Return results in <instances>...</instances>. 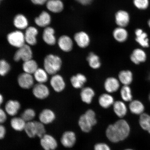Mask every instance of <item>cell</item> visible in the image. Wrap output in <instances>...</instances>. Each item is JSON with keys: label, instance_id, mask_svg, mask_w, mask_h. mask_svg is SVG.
Here are the masks:
<instances>
[{"label": "cell", "instance_id": "49", "mask_svg": "<svg viewBox=\"0 0 150 150\" xmlns=\"http://www.w3.org/2000/svg\"><path fill=\"white\" fill-rule=\"evenodd\" d=\"M125 150H133V149H125Z\"/></svg>", "mask_w": 150, "mask_h": 150}, {"label": "cell", "instance_id": "5", "mask_svg": "<svg viewBox=\"0 0 150 150\" xmlns=\"http://www.w3.org/2000/svg\"><path fill=\"white\" fill-rule=\"evenodd\" d=\"M33 52L30 48L28 45L24 44L19 48L14 55V59L16 62L22 60L25 62L32 59Z\"/></svg>", "mask_w": 150, "mask_h": 150}, {"label": "cell", "instance_id": "3", "mask_svg": "<svg viewBox=\"0 0 150 150\" xmlns=\"http://www.w3.org/2000/svg\"><path fill=\"white\" fill-rule=\"evenodd\" d=\"M62 65L61 58L57 56L50 54L46 56L45 59L44 69L48 74H56L60 70Z\"/></svg>", "mask_w": 150, "mask_h": 150}, {"label": "cell", "instance_id": "14", "mask_svg": "<svg viewBox=\"0 0 150 150\" xmlns=\"http://www.w3.org/2000/svg\"><path fill=\"white\" fill-rule=\"evenodd\" d=\"M74 39L78 45L81 48H85L89 45L90 38L89 35L84 31H80L75 35Z\"/></svg>", "mask_w": 150, "mask_h": 150}, {"label": "cell", "instance_id": "38", "mask_svg": "<svg viewBox=\"0 0 150 150\" xmlns=\"http://www.w3.org/2000/svg\"><path fill=\"white\" fill-rule=\"evenodd\" d=\"M35 110L31 108L26 109L21 114V117L26 122L31 121L35 118Z\"/></svg>", "mask_w": 150, "mask_h": 150}, {"label": "cell", "instance_id": "22", "mask_svg": "<svg viewBox=\"0 0 150 150\" xmlns=\"http://www.w3.org/2000/svg\"><path fill=\"white\" fill-rule=\"evenodd\" d=\"M133 74L129 70H123L120 71L118 74V79L123 86H129L133 81Z\"/></svg>", "mask_w": 150, "mask_h": 150}, {"label": "cell", "instance_id": "31", "mask_svg": "<svg viewBox=\"0 0 150 150\" xmlns=\"http://www.w3.org/2000/svg\"><path fill=\"white\" fill-rule=\"evenodd\" d=\"M26 122L21 117H14L11 121V125L12 128L16 131L24 130Z\"/></svg>", "mask_w": 150, "mask_h": 150}, {"label": "cell", "instance_id": "36", "mask_svg": "<svg viewBox=\"0 0 150 150\" xmlns=\"http://www.w3.org/2000/svg\"><path fill=\"white\" fill-rule=\"evenodd\" d=\"M26 134L30 138H33L37 136V127L35 122H28L24 129Z\"/></svg>", "mask_w": 150, "mask_h": 150}, {"label": "cell", "instance_id": "27", "mask_svg": "<svg viewBox=\"0 0 150 150\" xmlns=\"http://www.w3.org/2000/svg\"><path fill=\"white\" fill-rule=\"evenodd\" d=\"M54 29L51 27H47L44 30L43 39L44 42L50 45H53L56 42V39L54 34Z\"/></svg>", "mask_w": 150, "mask_h": 150}, {"label": "cell", "instance_id": "45", "mask_svg": "<svg viewBox=\"0 0 150 150\" xmlns=\"http://www.w3.org/2000/svg\"><path fill=\"white\" fill-rule=\"evenodd\" d=\"M47 1V0H31V1L34 4L36 5H42Z\"/></svg>", "mask_w": 150, "mask_h": 150}, {"label": "cell", "instance_id": "34", "mask_svg": "<svg viewBox=\"0 0 150 150\" xmlns=\"http://www.w3.org/2000/svg\"><path fill=\"white\" fill-rule=\"evenodd\" d=\"M120 93L124 102H130L133 100L132 90L129 86H123L120 90Z\"/></svg>", "mask_w": 150, "mask_h": 150}, {"label": "cell", "instance_id": "11", "mask_svg": "<svg viewBox=\"0 0 150 150\" xmlns=\"http://www.w3.org/2000/svg\"><path fill=\"white\" fill-rule=\"evenodd\" d=\"M52 88L56 92L59 93L64 89L66 84L63 77L59 74L54 75L50 81Z\"/></svg>", "mask_w": 150, "mask_h": 150}, {"label": "cell", "instance_id": "30", "mask_svg": "<svg viewBox=\"0 0 150 150\" xmlns=\"http://www.w3.org/2000/svg\"><path fill=\"white\" fill-rule=\"evenodd\" d=\"M51 18L49 14L45 11L43 12L38 17L35 18V22L40 27H45L50 23Z\"/></svg>", "mask_w": 150, "mask_h": 150}, {"label": "cell", "instance_id": "51", "mask_svg": "<svg viewBox=\"0 0 150 150\" xmlns=\"http://www.w3.org/2000/svg\"><path fill=\"white\" fill-rule=\"evenodd\" d=\"M1 1H2V0H1Z\"/></svg>", "mask_w": 150, "mask_h": 150}, {"label": "cell", "instance_id": "43", "mask_svg": "<svg viewBox=\"0 0 150 150\" xmlns=\"http://www.w3.org/2000/svg\"><path fill=\"white\" fill-rule=\"evenodd\" d=\"M6 133V130L5 127L2 125H0V139H1L4 138Z\"/></svg>", "mask_w": 150, "mask_h": 150}, {"label": "cell", "instance_id": "25", "mask_svg": "<svg viewBox=\"0 0 150 150\" xmlns=\"http://www.w3.org/2000/svg\"><path fill=\"white\" fill-rule=\"evenodd\" d=\"M38 31L36 28L31 27L26 30L25 36L26 42L31 45H34L37 43L36 37Z\"/></svg>", "mask_w": 150, "mask_h": 150}, {"label": "cell", "instance_id": "46", "mask_svg": "<svg viewBox=\"0 0 150 150\" xmlns=\"http://www.w3.org/2000/svg\"><path fill=\"white\" fill-rule=\"evenodd\" d=\"M3 97L1 95V96H0V102L1 104L3 103Z\"/></svg>", "mask_w": 150, "mask_h": 150}, {"label": "cell", "instance_id": "42", "mask_svg": "<svg viewBox=\"0 0 150 150\" xmlns=\"http://www.w3.org/2000/svg\"><path fill=\"white\" fill-rule=\"evenodd\" d=\"M7 115L6 113L3 110L1 109L0 110V122L3 123L6 121Z\"/></svg>", "mask_w": 150, "mask_h": 150}, {"label": "cell", "instance_id": "12", "mask_svg": "<svg viewBox=\"0 0 150 150\" xmlns=\"http://www.w3.org/2000/svg\"><path fill=\"white\" fill-rule=\"evenodd\" d=\"M130 17L128 13L124 10H119L116 13L115 21L119 27L125 28L128 25Z\"/></svg>", "mask_w": 150, "mask_h": 150}, {"label": "cell", "instance_id": "50", "mask_svg": "<svg viewBox=\"0 0 150 150\" xmlns=\"http://www.w3.org/2000/svg\"><path fill=\"white\" fill-rule=\"evenodd\" d=\"M148 132H149L150 134V128L149 129V130L148 131Z\"/></svg>", "mask_w": 150, "mask_h": 150}, {"label": "cell", "instance_id": "40", "mask_svg": "<svg viewBox=\"0 0 150 150\" xmlns=\"http://www.w3.org/2000/svg\"><path fill=\"white\" fill-rule=\"evenodd\" d=\"M133 3L135 6L140 10H145L149 5V0H134Z\"/></svg>", "mask_w": 150, "mask_h": 150}, {"label": "cell", "instance_id": "29", "mask_svg": "<svg viewBox=\"0 0 150 150\" xmlns=\"http://www.w3.org/2000/svg\"><path fill=\"white\" fill-rule=\"evenodd\" d=\"M87 61L91 68L96 70L100 68L101 63L100 58L93 52H90L87 58Z\"/></svg>", "mask_w": 150, "mask_h": 150}, {"label": "cell", "instance_id": "7", "mask_svg": "<svg viewBox=\"0 0 150 150\" xmlns=\"http://www.w3.org/2000/svg\"><path fill=\"white\" fill-rule=\"evenodd\" d=\"M18 82L19 85L22 88L29 89L33 86L34 81L31 74L24 72L18 76Z\"/></svg>", "mask_w": 150, "mask_h": 150}, {"label": "cell", "instance_id": "47", "mask_svg": "<svg viewBox=\"0 0 150 150\" xmlns=\"http://www.w3.org/2000/svg\"><path fill=\"white\" fill-rule=\"evenodd\" d=\"M148 25H149V27L150 28V19L149 20V21H148Z\"/></svg>", "mask_w": 150, "mask_h": 150}, {"label": "cell", "instance_id": "15", "mask_svg": "<svg viewBox=\"0 0 150 150\" xmlns=\"http://www.w3.org/2000/svg\"><path fill=\"white\" fill-rule=\"evenodd\" d=\"M55 114L54 112L49 109L43 110L39 114V117L40 122L44 125L52 123L55 120Z\"/></svg>", "mask_w": 150, "mask_h": 150}, {"label": "cell", "instance_id": "17", "mask_svg": "<svg viewBox=\"0 0 150 150\" xmlns=\"http://www.w3.org/2000/svg\"><path fill=\"white\" fill-rule=\"evenodd\" d=\"M129 110L132 114L140 115L144 112L145 107L141 101L138 100H134L129 103Z\"/></svg>", "mask_w": 150, "mask_h": 150}, {"label": "cell", "instance_id": "23", "mask_svg": "<svg viewBox=\"0 0 150 150\" xmlns=\"http://www.w3.org/2000/svg\"><path fill=\"white\" fill-rule=\"evenodd\" d=\"M70 81L73 87L75 89H80L83 87L87 81V78L85 75L78 74L71 78Z\"/></svg>", "mask_w": 150, "mask_h": 150}, {"label": "cell", "instance_id": "26", "mask_svg": "<svg viewBox=\"0 0 150 150\" xmlns=\"http://www.w3.org/2000/svg\"><path fill=\"white\" fill-rule=\"evenodd\" d=\"M113 36L115 40L119 42H125L128 38V33L124 28L118 27L114 30Z\"/></svg>", "mask_w": 150, "mask_h": 150}, {"label": "cell", "instance_id": "35", "mask_svg": "<svg viewBox=\"0 0 150 150\" xmlns=\"http://www.w3.org/2000/svg\"><path fill=\"white\" fill-rule=\"evenodd\" d=\"M14 25L16 28L20 29H25L28 25V22L25 17L22 14H18L15 17Z\"/></svg>", "mask_w": 150, "mask_h": 150}, {"label": "cell", "instance_id": "48", "mask_svg": "<svg viewBox=\"0 0 150 150\" xmlns=\"http://www.w3.org/2000/svg\"><path fill=\"white\" fill-rule=\"evenodd\" d=\"M149 102H150V93L149 94Z\"/></svg>", "mask_w": 150, "mask_h": 150}, {"label": "cell", "instance_id": "28", "mask_svg": "<svg viewBox=\"0 0 150 150\" xmlns=\"http://www.w3.org/2000/svg\"><path fill=\"white\" fill-rule=\"evenodd\" d=\"M46 7L49 10L55 13L61 12L63 9V4L60 0H48Z\"/></svg>", "mask_w": 150, "mask_h": 150}, {"label": "cell", "instance_id": "8", "mask_svg": "<svg viewBox=\"0 0 150 150\" xmlns=\"http://www.w3.org/2000/svg\"><path fill=\"white\" fill-rule=\"evenodd\" d=\"M76 134L72 131H66L62 136L61 142L62 145L66 148H71L74 146L76 142Z\"/></svg>", "mask_w": 150, "mask_h": 150}, {"label": "cell", "instance_id": "39", "mask_svg": "<svg viewBox=\"0 0 150 150\" xmlns=\"http://www.w3.org/2000/svg\"><path fill=\"white\" fill-rule=\"evenodd\" d=\"M10 69V65L4 59L1 61L0 62V74L1 76H5L8 74Z\"/></svg>", "mask_w": 150, "mask_h": 150}, {"label": "cell", "instance_id": "19", "mask_svg": "<svg viewBox=\"0 0 150 150\" xmlns=\"http://www.w3.org/2000/svg\"><path fill=\"white\" fill-rule=\"evenodd\" d=\"M98 103L101 107L104 109H107L113 105L115 102L113 96L109 93L102 94L99 97Z\"/></svg>", "mask_w": 150, "mask_h": 150}, {"label": "cell", "instance_id": "2", "mask_svg": "<svg viewBox=\"0 0 150 150\" xmlns=\"http://www.w3.org/2000/svg\"><path fill=\"white\" fill-rule=\"evenodd\" d=\"M96 114L94 110L89 109L80 116L78 125L83 132L88 133L97 123Z\"/></svg>", "mask_w": 150, "mask_h": 150}, {"label": "cell", "instance_id": "21", "mask_svg": "<svg viewBox=\"0 0 150 150\" xmlns=\"http://www.w3.org/2000/svg\"><path fill=\"white\" fill-rule=\"evenodd\" d=\"M20 108L21 105L18 101L15 100H9L5 105V111L9 115L14 116L18 113Z\"/></svg>", "mask_w": 150, "mask_h": 150}, {"label": "cell", "instance_id": "44", "mask_svg": "<svg viewBox=\"0 0 150 150\" xmlns=\"http://www.w3.org/2000/svg\"><path fill=\"white\" fill-rule=\"evenodd\" d=\"M76 1L82 5H88L91 4L93 0H76Z\"/></svg>", "mask_w": 150, "mask_h": 150}, {"label": "cell", "instance_id": "32", "mask_svg": "<svg viewBox=\"0 0 150 150\" xmlns=\"http://www.w3.org/2000/svg\"><path fill=\"white\" fill-rule=\"evenodd\" d=\"M22 67L24 72L32 74L38 69V66L36 62L31 59L24 62Z\"/></svg>", "mask_w": 150, "mask_h": 150}, {"label": "cell", "instance_id": "37", "mask_svg": "<svg viewBox=\"0 0 150 150\" xmlns=\"http://www.w3.org/2000/svg\"><path fill=\"white\" fill-rule=\"evenodd\" d=\"M139 124L143 130L147 131L150 128V115L144 112L140 115Z\"/></svg>", "mask_w": 150, "mask_h": 150}, {"label": "cell", "instance_id": "4", "mask_svg": "<svg viewBox=\"0 0 150 150\" xmlns=\"http://www.w3.org/2000/svg\"><path fill=\"white\" fill-rule=\"evenodd\" d=\"M7 39L11 45L16 47L20 48L24 45L25 36L21 31H16L9 33Z\"/></svg>", "mask_w": 150, "mask_h": 150}, {"label": "cell", "instance_id": "18", "mask_svg": "<svg viewBox=\"0 0 150 150\" xmlns=\"http://www.w3.org/2000/svg\"><path fill=\"white\" fill-rule=\"evenodd\" d=\"M113 110L114 113L120 118H122L127 115V108L125 103L123 101L117 100L114 103Z\"/></svg>", "mask_w": 150, "mask_h": 150}, {"label": "cell", "instance_id": "9", "mask_svg": "<svg viewBox=\"0 0 150 150\" xmlns=\"http://www.w3.org/2000/svg\"><path fill=\"white\" fill-rule=\"evenodd\" d=\"M33 92L36 98L40 99H45L50 93V90L46 85L39 83L34 86Z\"/></svg>", "mask_w": 150, "mask_h": 150}, {"label": "cell", "instance_id": "20", "mask_svg": "<svg viewBox=\"0 0 150 150\" xmlns=\"http://www.w3.org/2000/svg\"><path fill=\"white\" fill-rule=\"evenodd\" d=\"M135 34L136 35V40L139 44L144 48L149 47V39L147 33L144 32L142 29H137L136 30Z\"/></svg>", "mask_w": 150, "mask_h": 150}, {"label": "cell", "instance_id": "24", "mask_svg": "<svg viewBox=\"0 0 150 150\" xmlns=\"http://www.w3.org/2000/svg\"><path fill=\"white\" fill-rule=\"evenodd\" d=\"M60 48L65 52H69L72 50L73 43L70 37L67 35H63L60 37L58 41Z\"/></svg>", "mask_w": 150, "mask_h": 150}, {"label": "cell", "instance_id": "6", "mask_svg": "<svg viewBox=\"0 0 150 150\" xmlns=\"http://www.w3.org/2000/svg\"><path fill=\"white\" fill-rule=\"evenodd\" d=\"M40 143L41 146L45 150H54L58 146L55 139L50 134L44 135L40 138Z\"/></svg>", "mask_w": 150, "mask_h": 150}, {"label": "cell", "instance_id": "41", "mask_svg": "<svg viewBox=\"0 0 150 150\" xmlns=\"http://www.w3.org/2000/svg\"><path fill=\"white\" fill-rule=\"evenodd\" d=\"M94 150H111L110 146L106 143H97L95 144L94 147Z\"/></svg>", "mask_w": 150, "mask_h": 150}, {"label": "cell", "instance_id": "1", "mask_svg": "<svg viewBox=\"0 0 150 150\" xmlns=\"http://www.w3.org/2000/svg\"><path fill=\"white\" fill-rule=\"evenodd\" d=\"M130 132V127L125 120H118L113 124L109 125L106 129L107 137L110 142L117 143L126 139Z\"/></svg>", "mask_w": 150, "mask_h": 150}, {"label": "cell", "instance_id": "10", "mask_svg": "<svg viewBox=\"0 0 150 150\" xmlns=\"http://www.w3.org/2000/svg\"><path fill=\"white\" fill-rule=\"evenodd\" d=\"M120 82L119 79L114 77H109L104 82V88L108 93L116 92L119 89Z\"/></svg>", "mask_w": 150, "mask_h": 150}, {"label": "cell", "instance_id": "33", "mask_svg": "<svg viewBox=\"0 0 150 150\" xmlns=\"http://www.w3.org/2000/svg\"><path fill=\"white\" fill-rule=\"evenodd\" d=\"M34 74V78L39 83L44 84L48 80V74L45 70L38 68Z\"/></svg>", "mask_w": 150, "mask_h": 150}, {"label": "cell", "instance_id": "13", "mask_svg": "<svg viewBox=\"0 0 150 150\" xmlns=\"http://www.w3.org/2000/svg\"><path fill=\"white\" fill-rule=\"evenodd\" d=\"M130 59L134 64L139 65L144 63L147 59V55L145 51L140 48H137L133 50Z\"/></svg>", "mask_w": 150, "mask_h": 150}, {"label": "cell", "instance_id": "16", "mask_svg": "<svg viewBox=\"0 0 150 150\" xmlns=\"http://www.w3.org/2000/svg\"><path fill=\"white\" fill-rule=\"evenodd\" d=\"M95 95L94 90L88 87L83 88L80 94L81 99L82 102L87 104H90L92 102Z\"/></svg>", "mask_w": 150, "mask_h": 150}]
</instances>
